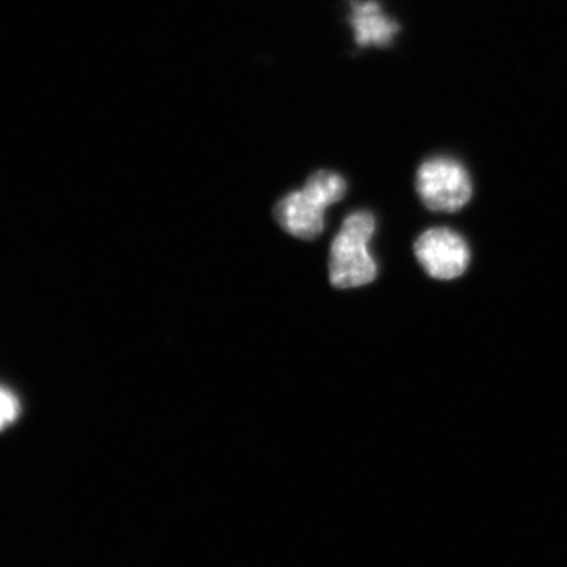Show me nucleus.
<instances>
[{
	"label": "nucleus",
	"mask_w": 567,
	"mask_h": 567,
	"mask_svg": "<svg viewBox=\"0 0 567 567\" xmlns=\"http://www.w3.org/2000/svg\"><path fill=\"white\" fill-rule=\"evenodd\" d=\"M347 193L342 175L319 171L309 177L303 189L282 197L275 207L276 221L286 233L301 240H315L323 233L324 212Z\"/></svg>",
	"instance_id": "obj_1"
},
{
	"label": "nucleus",
	"mask_w": 567,
	"mask_h": 567,
	"mask_svg": "<svg viewBox=\"0 0 567 567\" xmlns=\"http://www.w3.org/2000/svg\"><path fill=\"white\" fill-rule=\"evenodd\" d=\"M350 25L358 47L385 48L391 44L401 25L383 13L377 0H350Z\"/></svg>",
	"instance_id": "obj_5"
},
{
	"label": "nucleus",
	"mask_w": 567,
	"mask_h": 567,
	"mask_svg": "<svg viewBox=\"0 0 567 567\" xmlns=\"http://www.w3.org/2000/svg\"><path fill=\"white\" fill-rule=\"evenodd\" d=\"M417 262L435 279H454L465 274L470 249L461 235L446 227L425 230L415 244Z\"/></svg>",
	"instance_id": "obj_4"
},
{
	"label": "nucleus",
	"mask_w": 567,
	"mask_h": 567,
	"mask_svg": "<svg viewBox=\"0 0 567 567\" xmlns=\"http://www.w3.org/2000/svg\"><path fill=\"white\" fill-rule=\"evenodd\" d=\"M416 192L429 210L454 213L472 199V178L457 159L435 156L417 169Z\"/></svg>",
	"instance_id": "obj_3"
},
{
	"label": "nucleus",
	"mask_w": 567,
	"mask_h": 567,
	"mask_svg": "<svg viewBox=\"0 0 567 567\" xmlns=\"http://www.w3.org/2000/svg\"><path fill=\"white\" fill-rule=\"evenodd\" d=\"M21 401L10 388L0 385V432L7 431L21 416Z\"/></svg>",
	"instance_id": "obj_6"
},
{
	"label": "nucleus",
	"mask_w": 567,
	"mask_h": 567,
	"mask_svg": "<svg viewBox=\"0 0 567 567\" xmlns=\"http://www.w3.org/2000/svg\"><path fill=\"white\" fill-rule=\"evenodd\" d=\"M375 229V216L371 212H354L347 216L331 245L330 278L334 287L352 289L374 281L379 268L369 244Z\"/></svg>",
	"instance_id": "obj_2"
}]
</instances>
